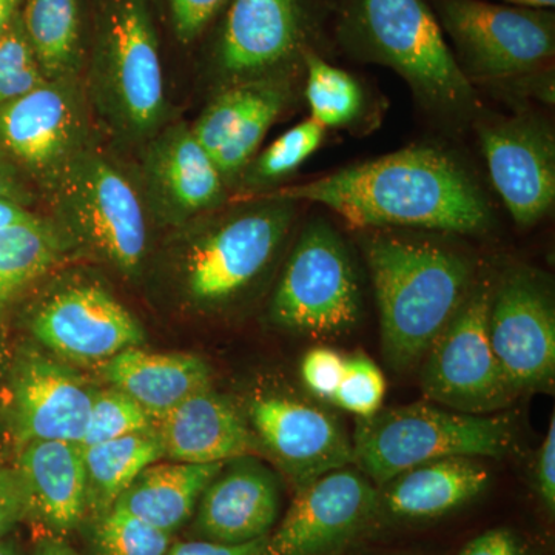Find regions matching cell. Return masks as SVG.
<instances>
[{
    "label": "cell",
    "instance_id": "cell-8",
    "mask_svg": "<svg viewBox=\"0 0 555 555\" xmlns=\"http://www.w3.org/2000/svg\"><path fill=\"white\" fill-rule=\"evenodd\" d=\"M298 201L268 195L215 222L190 247L185 286L203 306L235 301L264 275L286 243Z\"/></svg>",
    "mask_w": 555,
    "mask_h": 555
},
{
    "label": "cell",
    "instance_id": "cell-14",
    "mask_svg": "<svg viewBox=\"0 0 555 555\" xmlns=\"http://www.w3.org/2000/svg\"><path fill=\"white\" fill-rule=\"evenodd\" d=\"M62 210L80 236L109 262L134 273L147 248V228L138 193L104 159L83 158L69 167Z\"/></svg>",
    "mask_w": 555,
    "mask_h": 555
},
{
    "label": "cell",
    "instance_id": "cell-19",
    "mask_svg": "<svg viewBox=\"0 0 555 555\" xmlns=\"http://www.w3.org/2000/svg\"><path fill=\"white\" fill-rule=\"evenodd\" d=\"M232 462L201 495L195 532L203 540L241 545L270 534L280 516L281 494L268 467L250 456Z\"/></svg>",
    "mask_w": 555,
    "mask_h": 555
},
{
    "label": "cell",
    "instance_id": "cell-44",
    "mask_svg": "<svg viewBox=\"0 0 555 555\" xmlns=\"http://www.w3.org/2000/svg\"><path fill=\"white\" fill-rule=\"evenodd\" d=\"M33 555H82L56 537L40 539Z\"/></svg>",
    "mask_w": 555,
    "mask_h": 555
},
{
    "label": "cell",
    "instance_id": "cell-3",
    "mask_svg": "<svg viewBox=\"0 0 555 555\" xmlns=\"http://www.w3.org/2000/svg\"><path fill=\"white\" fill-rule=\"evenodd\" d=\"M334 36L352 60L396 72L418 107L449 129H466L483 115L425 0H339Z\"/></svg>",
    "mask_w": 555,
    "mask_h": 555
},
{
    "label": "cell",
    "instance_id": "cell-16",
    "mask_svg": "<svg viewBox=\"0 0 555 555\" xmlns=\"http://www.w3.org/2000/svg\"><path fill=\"white\" fill-rule=\"evenodd\" d=\"M305 73L268 76L225 87L204 109L192 133L224 181L246 170L275 120L302 91Z\"/></svg>",
    "mask_w": 555,
    "mask_h": 555
},
{
    "label": "cell",
    "instance_id": "cell-22",
    "mask_svg": "<svg viewBox=\"0 0 555 555\" xmlns=\"http://www.w3.org/2000/svg\"><path fill=\"white\" fill-rule=\"evenodd\" d=\"M489 481L491 474L478 459L423 463L378 488V514L401 521L433 520L473 502Z\"/></svg>",
    "mask_w": 555,
    "mask_h": 555
},
{
    "label": "cell",
    "instance_id": "cell-18",
    "mask_svg": "<svg viewBox=\"0 0 555 555\" xmlns=\"http://www.w3.org/2000/svg\"><path fill=\"white\" fill-rule=\"evenodd\" d=\"M13 429L20 447L30 441L82 443L94 390L49 358L30 353L11 385Z\"/></svg>",
    "mask_w": 555,
    "mask_h": 555
},
{
    "label": "cell",
    "instance_id": "cell-32",
    "mask_svg": "<svg viewBox=\"0 0 555 555\" xmlns=\"http://www.w3.org/2000/svg\"><path fill=\"white\" fill-rule=\"evenodd\" d=\"M91 545L98 555H166L171 534L112 506L94 520Z\"/></svg>",
    "mask_w": 555,
    "mask_h": 555
},
{
    "label": "cell",
    "instance_id": "cell-46",
    "mask_svg": "<svg viewBox=\"0 0 555 555\" xmlns=\"http://www.w3.org/2000/svg\"><path fill=\"white\" fill-rule=\"evenodd\" d=\"M0 198L20 201L21 203L20 185L2 170H0Z\"/></svg>",
    "mask_w": 555,
    "mask_h": 555
},
{
    "label": "cell",
    "instance_id": "cell-4",
    "mask_svg": "<svg viewBox=\"0 0 555 555\" xmlns=\"http://www.w3.org/2000/svg\"><path fill=\"white\" fill-rule=\"evenodd\" d=\"M518 437L513 414H465L430 401L382 408L357 418L353 466L382 488L398 474L436 460L505 459L516 452Z\"/></svg>",
    "mask_w": 555,
    "mask_h": 555
},
{
    "label": "cell",
    "instance_id": "cell-12",
    "mask_svg": "<svg viewBox=\"0 0 555 555\" xmlns=\"http://www.w3.org/2000/svg\"><path fill=\"white\" fill-rule=\"evenodd\" d=\"M489 178L520 229L534 228L555 203V133L545 116L520 109L474 124Z\"/></svg>",
    "mask_w": 555,
    "mask_h": 555
},
{
    "label": "cell",
    "instance_id": "cell-17",
    "mask_svg": "<svg viewBox=\"0 0 555 555\" xmlns=\"http://www.w3.org/2000/svg\"><path fill=\"white\" fill-rule=\"evenodd\" d=\"M31 328L47 349L76 364L112 360L145 339L137 318L96 286L54 295L33 318Z\"/></svg>",
    "mask_w": 555,
    "mask_h": 555
},
{
    "label": "cell",
    "instance_id": "cell-47",
    "mask_svg": "<svg viewBox=\"0 0 555 555\" xmlns=\"http://www.w3.org/2000/svg\"><path fill=\"white\" fill-rule=\"evenodd\" d=\"M514 5L535 7V9H554L555 0H505Z\"/></svg>",
    "mask_w": 555,
    "mask_h": 555
},
{
    "label": "cell",
    "instance_id": "cell-41",
    "mask_svg": "<svg viewBox=\"0 0 555 555\" xmlns=\"http://www.w3.org/2000/svg\"><path fill=\"white\" fill-rule=\"evenodd\" d=\"M459 555H531V553L513 529L495 528L470 540Z\"/></svg>",
    "mask_w": 555,
    "mask_h": 555
},
{
    "label": "cell",
    "instance_id": "cell-20",
    "mask_svg": "<svg viewBox=\"0 0 555 555\" xmlns=\"http://www.w3.org/2000/svg\"><path fill=\"white\" fill-rule=\"evenodd\" d=\"M158 433L171 462L208 465L261 454L244 415L211 387L164 416Z\"/></svg>",
    "mask_w": 555,
    "mask_h": 555
},
{
    "label": "cell",
    "instance_id": "cell-37",
    "mask_svg": "<svg viewBox=\"0 0 555 555\" xmlns=\"http://www.w3.org/2000/svg\"><path fill=\"white\" fill-rule=\"evenodd\" d=\"M229 0H170L171 20L181 42L189 43L203 35Z\"/></svg>",
    "mask_w": 555,
    "mask_h": 555
},
{
    "label": "cell",
    "instance_id": "cell-21",
    "mask_svg": "<svg viewBox=\"0 0 555 555\" xmlns=\"http://www.w3.org/2000/svg\"><path fill=\"white\" fill-rule=\"evenodd\" d=\"M14 469L27 499L28 518L60 534L82 524L89 513V483L80 444L30 441L21 447Z\"/></svg>",
    "mask_w": 555,
    "mask_h": 555
},
{
    "label": "cell",
    "instance_id": "cell-33",
    "mask_svg": "<svg viewBox=\"0 0 555 555\" xmlns=\"http://www.w3.org/2000/svg\"><path fill=\"white\" fill-rule=\"evenodd\" d=\"M150 429H155L152 416L133 398L116 387L94 390L89 425L80 447H93Z\"/></svg>",
    "mask_w": 555,
    "mask_h": 555
},
{
    "label": "cell",
    "instance_id": "cell-49",
    "mask_svg": "<svg viewBox=\"0 0 555 555\" xmlns=\"http://www.w3.org/2000/svg\"><path fill=\"white\" fill-rule=\"evenodd\" d=\"M2 436H3V422H2V416H0V441H2ZM0 447H2V444H0Z\"/></svg>",
    "mask_w": 555,
    "mask_h": 555
},
{
    "label": "cell",
    "instance_id": "cell-40",
    "mask_svg": "<svg viewBox=\"0 0 555 555\" xmlns=\"http://www.w3.org/2000/svg\"><path fill=\"white\" fill-rule=\"evenodd\" d=\"M535 486L540 500L551 514L555 511V418L551 416L550 426L537 452Z\"/></svg>",
    "mask_w": 555,
    "mask_h": 555
},
{
    "label": "cell",
    "instance_id": "cell-2",
    "mask_svg": "<svg viewBox=\"0 0 555 555\" xmlns=\"http://www.w3.org/2000/svg\"><path fill=\"white\" fill-rule=\"evenodd\" d=\"M360 247L377 302L383 356L404 374L422 364L462 308L476 266L447 243L393 229L363 230Z\"/></svg>",
    "mask_w": 555,
    "mask_h": 555
},
{
    "label": "cell",
    "instance_id": "cell-45",
    "mask_svg": "<svg viewBox=\"0 0 555 555\" xmlns=\"http://www.w3.org/2000/svg\"><path fill=\"white\" fill-rule=\"evenodd\" d=\"M22 0H0V35L9 28L14 17L21 13Z\"/></svg>",
    "mask_w": 555,
    "mask_h": 555
},
{
    "label": "cell",
    "instance_id": "cell-35",
    "mask_svg": "<svg viewBox=\"0 0 555 555\" xmlns=\"http://www.w3.org/2000/svg\"><path fill=\"white\" fill-rule=\"evenodd\" d=\"M387 383L382 369L364 352L345 357V372L332 404L353 414L357 418H369L383 408Z\"/></svg>",
    "mask_w": 555,
    "mask_h": 555
},
{
    "label": "cell",
    "instance_id": "cell-43",
    "mask_svg": "<svg viewBox=\"0 0 555 555\" xmlns=\"http://www.w3.org/2000/svg\"><path fill=\"white\" fill-rule=\"evenodd\" d=\"M36 219L38 218L22 206L20 201L0 198V229L27 224Z\"/></svg>",
    "mask_w": 555,
    "mask_h": 555
},
{
    "label": "cell",
    "instance_id": "cell-1",
    "mask_svg": "<svg viewBox=\"0 0 555 555\" xmlns=\"http://www.w3.org/2000/svg\"><path fill=\"white\" fill-rule=\"evenodd\" d=\"M272 195L320 204L357 232L485 235L494 225L491 201L473 171L454 153L434 145L401 149Z\"/></svg>",
    "mask_w": 555,
    "mask_h": 555
},
{
    "label": "cell",
    "instance_id": "cell-36",
    "mask_svg": "<svg viewBox=\"0 0 555 555\" xmlns=\"http://www.w3.org/2000/svg\"><path fill=\"white\" fill-rule=\"evenodd\" d=\"M345 372V357L331 347H313L301 360L299 374L310 396L332 403Z\"/></svg>",
    "mask_w": 555,
    "mask_h": 555
},
{
    "label": "cell",
    "instance_id": "cell-27",
    "mask_svg": "<svg viewBox=\"0 0 555 555\" xmlns=\"http://www.w3.org/2000/svg\"><path fill=\"white\" fill-rule=\"evenodd\" d=\"M82 449L89 483V511H94L96 516L107 513L139 474L164 456L156 429Z\"/></svg>",
    "mask_w": 555,
    "mask_h": 555
},
{
    "label": "cell",
    "instance_id": "cell-38",
    "mask_svg": "<svg viewBox=\"0 0 555 555\" xmlns=\"http://www.w3.org/2000/svg\"><path fill=\"white\" fill-rule=\"evenodd\" d=\"M28 518L27 499L16 469L0 466V540Z\"/></svg>",
    "mask_w": 555,
    "mask_h": 555
},
{
    "label": "cell",
    "instance_id": "cell-30",
    "mask_svg": "<svg viewBox=\"0 0 555 555\" xmlns=\"http://www.w3.org/2000/svg\"><path fill=\"white\" fill-rule=\"evenodd\" d=\"M60 243L40 219L0 229V306L13 301L54 264Z\"/></svg>",
    "mask_w": 555,
    "mask_h": 555
},
{
    "label": "cell",
    "instance_id": "cell-29",
    "mask_svg": "<svg viewBox=\"0 0 555 555\" xmlns=\"http://www.w3.org/2000/svg\"><path fill=\"white\" fill-rule=\"evenodd\" d=\"M21 21L33 54L47 79H60L78 60V0H27Z\"/></svg>",
    "mask_w": 555,
    "mask_h": 555
},
{
    "label": "cell",
    "instance_id": "cell-13",
    "mask_svg": "<svg viewBox=\"0 0 555 555\" xmlns=\"http://www.w3.org/2000/svg\"><path fill=\"white\" fill-rule=\"evenodd\" d=\"M377 516V486L356 466L332 470L295 491L262 555H339Z\"/></svg>",
    "mask_w": 555,
    "mask_h": 555
},
{
    "label": "cell",
    "instance_id": "cell-34",
    "mask_svg": "<svg viewBox=\"0 0 555 555\" xmlns=\"http://www.w3.org/2000/svg\"><path fill=\"white\" fill-rule=\"evenodd\" d=\"M47 80L33 54L20 13L0 35V105L30 93Z\"/></svg>",
    "mask_w": 555,
    "mask_h": 555
},
{
    "label": "cell",
    "instance_id": "cell-26",
    "mask_svg": "<svg viewBox=\"0 0 555 555\" xmlns=\"http://www.w3.org/2000/svg\"><path fill=\"white\" fill-rule=\"evenodd\" d=\"M153 175L164 198L179 214L207 210L224 196V178L192 129L173 131L160 142Z\"/></svg>",
    "mask_w": 555,
    "mask_h": 555
},
{
    "label": "cell",
    "instance_id": "cell-25",
    "mask_svg": "<svg viewBox=\"0 0 555 555\" xmlns=\"http://www.w3.org/2000/svg\"><path fill=\"white\" fill-rule=\"evenodd\" d=\"M228 463H166L142 470L115 505L173 534L192 517L201 495Z\"/></svg>",
    "mask_w": 555,
    "mask_h": 555
},
{
    "label": "cell",
    "instance_id": "cell-9",
    "mask_svg": "<svg viewBox=\"0 0 555 555\" xmlns=\"http://www.w3.org/2000/svg\"><path fill=\"white\" fill-rule=\"evenodd\" d=\"M491 273L477 272L462 308L423 358L420 383L430 403L465 414L489 415L516 400L489 339Z\"/></svg>",
    "mask_w": 555,
    "mask_h": 555
},
{
    "label": "cell",
    "instance_id": "cell-11",
    "mask_svg": "<svg viewBox=\"0 0 555 555\" xmlns=\"http://www.w3.org/2000/svg\"><path fill=\"white\" fill-rule=\"evenodd\" d=\"M248 427L295 491L332 470L353 466L352 437L317 398L266 392L248 401Z\"/></svg>",
    "mask_w": 555,
    "mask_h": 555
},
{
    "label": "cell",
    "instance_id": "cell-28",
    "mask_svg": "<svg viewBox=\"0 0 555 555\" xmlns=\"http://www.w3.org/2000/svg\"><path fill=\"white\" fill-rule=\"evenodd\" d=\"M305 98L310 116L324 129L356 130L371 113V96L360 79L335 67L323 54L305 56Z\"/></svg>",
    "mask_w": 555,
    "mask_h": 555
},
{
    "label": "cell",
    "instance_id": "cell-48",
    "mask_svg": "<svg viewBox=\"0 0 555 555\" xmlns=\"http://www.w3.org/2000/svg\"><path fill=\"white\" fill-rule=\"evenodd\" d=\"M0 555H21L20 546L16 545L13 539L5 537L0 540Z\"/></svg>",
    "mask_w": 555,
    "mask_h": 555
},
{
    "label": "cell",
    "instance_id": "cell-24",
    "mask_svg": "<svg viewBox=\"0 0 555 555\" xmlns=\"http://www.w3.org/2000/svg\"><path fill=\"white\" fill-rule=\"evenodd\" d=\"M104 374L113 387L133 398L158 422L189 397L211 387L210 367L193 353L130 347L107 361Z\"/></svg>",
    "mask_w": 555,
    "mask_h": 555
},
{
    "label": "cell",
    "instance_id": "cell-39",
    "mask_svg": "<svg viewBox=\"0 0 555 555\" xmlns=\"http://www.w3.org/2000/svg\"><path fill=\"white\" fill-rule=\"evenodd\" d=\"M489 89L502 91L506 96L520 100H535L545 105H554V68L540 69L529 75L505 80Z\"/></svg>",
    "mask_w": 555,
    "mask_h": 555
},
{
    "label": "cell",
    "instance_id": "cell-6",
    "mask_svg": "<svg viewBox=\"0 0 555 555\" xmlns=\"http://www.w3.org/2000/svg\"><path fill=\"white\" fill-rule=\"evenodd\" d=\"M434 14L456 64L474 87H494L553 67V9L436 0Z\"/></svg>",
    "mask_w": 555,
    "mask_h": 555
},
{
    "label": "cell",
    "instance_id": "cell-31",
    "mask_svg": "<svg viewBox=\"0 0 555 555\" xmlns=\"http://www.w3.org/2000/svg\"><path fill=\"white\" fill-rule=\"evenodd\" d=\"M324 138L326 129L312 118L292 127L251 159L244 170L251 188L276 184L297 173L299 167L321 147Z\"/></svg>",
    "mask_w": 555,
    "mask_h": 555
},
{
    "label": "cell",
    "instance_id": "cell-23",
    "mask_svg": "<svg viewBox=\"0 0 555 555\" xmlns=\"http://www.w3.org/2000/svg\"><path fill=\"white\" fill-rule=\"evenodd\" d=\"M76 131L72 100L46 83L0 105V149L31 169H49L64 158Z\"/></svg>",
    "mask_w": 555,
    "mask_h": 555
},
{
    "label": "cell",
    "instance_id": "cell-42",
    "mask_svg": "<svg viewBox=\"0 0 555 555\" xmlns=\"http://www.w3.org/2000/svg\"><path fill=\"white\" fill-rule=\"evenodd\" d=\"M269 535L241 545L210 542V540H193V542L173 543L166 555H262Z\"/></svg>",
    "mask_w": 555,
    "mask_h": 555
},
{
    "label": "cell",
    "instance_id": "cell-10",
    "mask_svg": "<svg viewBox=\"0 0 555 555\" xmlns=\"http://www.w3.org/2000/svg\"><path fill=\"white\" fill-rule=\"evenodd\" d=\"M488 331L514 396L554 386L555 306L546 278L525 266L494 278Z\"/></svg>",
    "mask_w": 555,
    "mask_h": 555
},
{
    "label": "cell",
    "instance_id": "cell-5",
    "mask_svg": "<svg viewBox=\"0 0 555 555\" xmlns=\"http://www.w3.org/2000/svg\"><path fill=\"white\" fill-rule=\"evenodd\" d=\"M363 315V286L349 244L331 222L313 218L288 255L270 301L276 327L312 338L349 334Z\"/></svg>",
    "mask_w": 555,
    "mask_h": 555
},
{
    "label": "cell",
    "instance_id": "cell-7",
    "mask_svg": "<svg viewBox=\"0 0 555 555\" xmlns=\"http://www.w3.org/2000/svg\"><path fill=\"white\" fill-rule=\"evenodd\" d=\"M338 5L339 0H230L218 38L219 73L229 86L305 73L309 51L324 56Z\"/></svg>",
    "mask_w": 555,
    "mask_h": 555
},
{
    "label": "cell",
    "instance_id": "cell-15",
    "mask_svg": "<svg viewBox=\"0 0 555 555\" xmlns=\"http://www.w3.org/2000/svg\"><path fill=\"white\" fill-rule=\"evenodd\" d=\"M102 75L130 129L152 130L164 112V76L147 0H109L101 31Z\"/></svg>",
    "mask_w": 555,
    "mask_h": 555
}]
</instances>
